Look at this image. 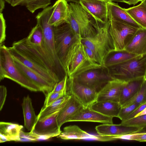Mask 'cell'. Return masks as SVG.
<instances>
[{"instance_id":"6da1fadb","label":"cell","mask_w":146,"mask_h":146,"mask_svg":"<svg viewBox=\"0 0 146 146\" xmlns=\"http://www.w3.org/2000/svg\"><path fill=\"white\" fill-rule=\"evenodd\" d=\"M12 56L43 77L54 86L60 80L53 66L26 41L25 38L7 47Z\"/></svg>"},{"instance_id":"7a4b0ae2","label":"cell","mask_w":146,"mask_h":146,"mask_svg":"<svg viewBox=\"0 0 146 146\" xmlns=\"http://www.w3.org/2000/svg\"><path fill=\"white\" fill-rule=\"evenodd\" d=\"M82 39L79 37L72 44L62 62L68 78H73L90 70L104 68L100 64L91 61L85 50Z\"/></svg>"},{"instance_id":"3957f363","label":"cell","mask_w":146,"mask_h":146,"mask_svg":"<svg viewBox=\"0 0 146 146\" xmlns=\"http://www.w3.org/2000/svg\"><path fill=\"white\" fill-rule=\"evenodd\" d=\"M110 24L109 20L104 24L99 23L94 35L82 39L83 44L93 50L98 63L104 68L108 56L114 52L113 43L109 31Z\"/></svg>"},{"instance_id":"277c9868","label":"cell","mask_w":146,"mask_h":146,"mask_svg":"<svg viewBox=\"0 0 146 146\" xmlns=\"http://www.w3.org/2000/svg\"><path fill=\"white\" fill-rule=\"evenodd\" d=\"M69 6L70 15L68 23L76 35L82 38L94 35L99 23L80 3L71 2Z\"/></svg>"},{"instance_id":"5b68a950","label":"cell","mask_w":146,"mask_h":146,"mask_svg":"<svg viewBox=\"0 0 146 146\" xmlns=\"http://www.w3.org/2000/svg\"><path fill=\"white\" fill-rule=\"evenodd\" d=\"M0 80L6 78L31 91H40L39 88L24 76L15 65L7 47L0 45Z\"/></svg>"},{"instance_id":"8992f818","label":"cell","mask_w":146,"mask_h":146,"mask_svg":"<svg viewBox=\"0 0 146 146\" xmlns=\"http://www.w3.org/2000/svg\"><path fill=\"white\" fill-rule=\"evenodd\" d=\"M52 9V6H48L39 13L36 18L37 24L40 25L42 29L44 44L60 80L63 74L65 75V73L62 65L58 59L56 52L54 34V27L51 26L48 22Z\"/></svg>"},{"instance_id":"52a82bcc","label":"cell","mask_w":146,"mask_h":146,"mask_svg":"<svg viewBox=\"0 0 146 146\" xmlns=\"http://www.w3.org/2000/svg\"><path fill=\"white\" fill-rule=\"evenodd\" d=\"M110 74L127 82L146 77V54L139 55L121 64L111 67Z\"/></svg>"},{"instance_id":"ba28073f","label":"cell","mask_w":146,"mask_h":146,"mask_svg":"<svg viewBox=\"0 0 146 146\" xmlns=\"http://www.w3.org/2000/svg\"><path fill=\"white\" fill-rule=\"evenodd\" d=\"M110 21L109 31L114 52L124 51L127 43L139 28L119 21Z\"/></svg>"},{"instance_id":"9c48e42d","label":"cell","mask_w":146,"mask_h":146,"mask_svg":"<svg viewBox=\"0 0 146 146\" xmlns=\"http://www.w3.org/2000/svg\"><path fill=\"white\" fill-rule=\"evenodd\" d=\"M54 34L56 52L62 63L70 47L81 37L76 35L68 23L54 27Z\"/></svg>"},{"instance_id":"30bf717a","label":"cell","mask_w":146,"mask_h":146,"mask_svg":"<svg viewBox=\"0 0 146 146\" xmlns=\"http://www.w3.org/2000/svg\"><path fill=\"white\" fill-rule=\"evenodd\" d=\"M100 69L90 70L73 78L80 84L98 92L112 76L99 70Z\"/></svg>"},{"instance_id":"8fae6325","label":"cell","mask_w":146,"mask_h":146,"mask_svg":"<svg viewBox=\"0 0 146 146\" xmlns=\"http://www.w3.org/2000/svg\"><path fill=\"white\" fill-rule=\"evenodd\" d=\"M61 110L38 120L33 129L30 132L38 135L47 137L49 139L58 136L62 132L57 120L58 114Z\"/></svg>"},{"instance_id":"7c38bea8","label":"cell","mask_w":146,"mask_h":146,"mask_svg":"<svg viewBox=\"0 0 146 146\" xmlns=\"http://www.w3.org/2000/svg\"><path fill=\"white\" fill-rule=\"evenodd\" d=\"M70 94L74 96L85 107H89L96 102L97 92L68 78Z\"/></svg>"},{"instance_id":"4fadbf2b","label":"cell","mask_w":146,"mask_h":146,"mask_svg":"<svg viewBox=\"0 0 146 146\" xmlns=\"http://www.w3.org/2000/svg\"><path fill=\"white\" fill-rule=\"evenodd\" d=\"M128 82L112 76V78L98 92L96 102L107 101L119 103L122 88Z\"/></svg>"},{"instance_id":"5bb4252c","label":"cell","mask_w":146,"mask_h":146,"mask_svg":"<svg viewBox=\"0 0 146 146\" xmlns=\"http://www.w3.org/2000/svg\"><path fill=\"white\" fill-rule=\"evenodd\" d=\"M57 137L65 140L90 139L101 141H114L116 139L113 136L92 135L84 131L76 125L66 126Z\"/></svg>"},{"instance_id":"9a60e30c","label":"cell","mask_w":146,"mask_h":146,"mask_svg":"<svg viewBox=\"0 0 146 146\" xmlns=\"http://www.w3.org/2000/svg\"><path fill=\"white\" fill-rule=\"evenodd\" d=\"M13 57L15 65L21 73L36 85L45 96L52 91L54 87V86L38 73L25 65L16 58Z\"/></svg>"},{"instance_id":"2e32d148","label":"cell","mask_w":146,"mask_h":146,"mask_svg":"<svg viewBox=\"0 0 146 146\" xmlns=\"http://www.w3.org/2000/svg\"><path fill=\"white\" fill-rule=\"evenodd\" d=\"M107 0H81L80 3L95 19L96 22L104 24L108 20Z\"/></svg>"},{"instance_id":"e0dca14e","label":"cell","mask_w":146,"mask_h":146,"mask_svg":"<svg viewBox=\"0 0 146 146\" xmlns=\"http://www.w3.org/2000/svg\"><path fill=\"white\" fill-rule=\"evenodd\" d=\"M95 129L99 135L113 137L127 135L146 129L137 127L124 125L120 124H103L96 126Z\"/></svg>"},{"instance_id":"ac0fdd59","label":"cell","mask_w":146,"mask_h":146,"mask_svg":"<svg viewBox=\"0 0 146 146\" xmlns=\"http://www.w3.org/2000/svg\"><path fill=\"white\" fill-rule=\"evenodd\" d=\"M52 6L49 23L56 27L68 23L70 15L69 4L65 0H57Z\"/></svg>"},{"instance_id":"d6986e66","label":"cell","mask_w":146,"mask_h":146,"mask_svg":"<svg viewBox=\"0 0 146 146\" xmlns=\"http://www.w3.org/2000/svg\"><path fill=\"white\" fill-rule=\"evenodd\" d=\"M84 107L74 96L71 94L70 97L58 114L57 120L59 127L60 128L63 124L69 122Z\"/></svg>"},{"instance_id":"ffe728a7","label":"cell","mask_w":146,"mask_h":146,"mask_svg":"<svg viewBox=\"0 0 146 146\" xmlns=\"http://www.w3.org/2000/svg\"><path fill=\"white\" fill-rule=\"evenodd\" d=\"M113 118L103 115L91 109L89 107H84L71 118L69 122L89 121L112 124Z\"/></svg>"},{"instance_id":"44dd1931","label":"cell","mask_w":146,"mask_h":146,"mask_svg":"<svg viewBox=\"0 0 146 146\" xmlns=\"http://www.w3.org/2000/svg\"><path fill=\"white\" fill-rule=\"evenodd\" d=\"M124 51L137 55L146 54V29L140 28L126 45Z\"/></svg>"},{"instance_id":"7402d4cb","label":"cell","mask_w":146,"mask_h":146,"mask_svg":"<svg viewBox=\"0 0 146 146\" xmlns=\"http://www.w3.org/2000/svg\"><path fill=\"white\" fill-rule=\"evenodd\" d=\"M107 16L109 20L124 22L138 28H142L137 23L118 3L108 1L107 3Z\"/></svg>"},{"instance_id":"603a6c76","label":"cell","mask_w":146,"mask_h":146,"mask_svg":"<svg viewBox=\"0 0 146 146\" xmlns=\"http://www.w3.org/2000/svg\"><path fill=\"white\" fill-rule=\"evenodd\" d=\"M23 126L11 122H0V142L20 141V134Z\"/></svg>"},{"instance_id":"cb8c5ba5","label":"cell","mask_w":146,"mask_h":146,"mask_svg":"<svg viewBox=\"0 0 146 146\" xmlns=\"http://www.w3.org/2000/svg\"><path fill=\"white\" fill-rule=\"evenodd\" d=\"M89 107L105 115L117 117L121 106L119 103L106 101L96 102Z\"/></svg>"},{"instance_id":"d4e9b609","label":"cell","mask_w":146,"mask_h":146,"mask_svg":"<svg viewBox=\"0 0 146 146\" xmlns=\"http://www.w3.org/2000/svg\"><path fill=\"white\" fill-rule=\"evenodd\" d=\"M24 126L28 131H32L38 120L33 106L32 100L29 95L24 97L22 104Z\"/></svg>"},{"instance_id":"484cf974","label":"cell","mask_w":146,"mask_h":146,"mask_svg":"<svg viewBox=\"0 0 146 146\" xmlns=\"http://www.w3.org/2000/svg\"><path fill=\"white\" fill-rule=\"evenodd\" d=\"M143 79L129 81L124 86L121 93L119 102L121 106L137 93Z\"/></svg>"},{"instance_id":"4316f807","label":"cell","mask_w":146,"mask_h":146,"mask_svg":"<svg viewBox=\"0 0 146 146\" xmlns=\"http://www.w3.org/2000/svg\"><path fill=\"white\" fill-rule=\"evenodd\" d=\"M13 7L17 5L25 6L31 13L37 10L44 9L51 4V0H5Z\"/></svg>"},{"instance_id":"83f0119b","label":"cell","mask_w":146,"mask_h":146,"mask_svg":"<svg viewBox=\"0 0 146 146\" xmlns=\"http://www.w3.org/2000/svg\"><path fill=\"white\" fill-rule=\"evenodd\" d=\"M124 9L137 23L146 29V7L142 1L137 6Z\"/></svg>"},{"instance_id":"f1b7e54d","label":"cell","mask_w":146,"mask_h":146,"mask_svg":"<svg viewBox=\"0 0 146 146\" xmlns=\"http://www.w3.org/2000/svg\"><path fill=\"white\" fill-rule=\"evenodd\" d=\"M70 97L71 94L67 93L66 94L61 97L49 106L46 107H43L38 115V120L61 109L65 105Z\"/></svg>"},{"instance_id":"f546056e","label":"cell","mask_w":146,"mask_h":146,"mask_svg":"<svg viewBox=\"0 0 146 146\" xmlns=\"http://www.w3.org/2000/svg\"><path fill=\"white\" fill-rule=\"evenodd\" d=\"M115 52L109 58L107 59L105 64V68H111L121 64L139 55L125 51Z\"/></svg>"},{"instance_id":"4dcf8cb0","label":"cell","mask_w":146,"mask_h":146,"mask_svg":"<svg viewBox=\"0 0 146 146\" xmlns=\"http://www.w3.org/2000/svg\"><path fill=\"white\" fill-rule=\"evenodd\" d=\"M146 103V77L143 80L140 88L136 95L122 106L124 107L133 104L141 105Z\"/></svg>"},{"instance_id":"1f68e13d","label":"cell","mask_w":146,"mask_h":146,"mask_svg":"<svg viewBox=\"0 0 146 146\" xmlns=\"http://www.w3.org/2000/svg\"><path fill=\"white\" fill-rule=\"evenodd\" d=\"M120 124L124 125L136 127L145 129L146 128V114L121 121Z\"/></svg>"},{"instance_id":"d6a6232c","label":"cell","mask_w":146,"mask_h":146,"mask_svg":"<svg viewBox=\"0 0 146 146\" xmlns=\"http://www.w3.org/2000/svg\"><path fill=\"white\" fill-rule=\"evenodd\" d=\"M67 93L66 88L59 92H50L46 96L43 107L49 106Z\"/></svg>"},{"instance_id":"836d02e7","label":"cell","mask_w":146,"mask_h":146,"mask_svg":"<svg viewBox=\"0 0 146 146\" xmlns=\"http://www.w3.org/2000/svg\"><path fill=\"white\" fill-rule=\"evenodd\" d=\"M140 105L135 103L125 107H121L117 117L119 118L121 121H124L130 114Z\"/></svg>"},{"instance_id":"e575fe53","label":"cell","mask_w":146,"mask_h":146,"mask_svg":"<svg viewBox=\"0 0 146 146\" xmlns=\"http://www.w3.org/2000/svg\"><path fill=\"white\" fill-rule=\"evenodd\" d=\"M6 25L3 14L0 13V43H3L6 38Z\"/></svg>"},{"instance_id":"d590c367","label":"cell","mask_w":146,"mask_h":146,"mask_svg":"<svg viewBox=\"0 0 146 146\" xmlns=\"http://www.w3.org/2000/svg\"><path fill=\"white\" fill-rule=\"evenodd\" d=\"M68 76L66 74L60 81L55 85L52 92H60L66 88V85L68 81Z\"/></svg>"},{"instance_id":"8d00e7d4","label":"cell","mask_w":146,"mask_h":146,"mask_svg":"<svg viewBox=\"0 0 146 146\" xmlns=\"http://www.w3.org/2000/svg\"><path fill=\"white\" fill-rule=\"evenodd\" d=\"M7 95V89L3 85L0 86V110L1 111L4 104Z\"/></svg>"},{"instance_id":"74e56055","label":"cell","mask_w":146,"mask_h":146,"mask_svg":"<svg viewBox=\"0 0 146 146\" xmlns=\"http://www.w3.org/2000/svg\"><path fill=\"white\" fill-rule=\"evenodd\" d=\"M84 45L85 50L91 61L94 64H99L98 62L95 55L93 50L90 48Z\"/></svg>"},{"instance_id":"f35d334b","label":"cell","mask_w":146,"mask_h":146,"mask_svg":"<svg viewBox=\"0 0 146 146\" xmlns=\"http://www.w3.org/2000/svg\"><path fill=\"white\" fill-rule=\"evenodd\" d=\"M146 107V103L140 106L130 114L124 121L135 117L137 114L142 111Z\"/></svg>"},{"instance_id":"ab89813d","label":"cell","mask_w":146,"mask_h":146,"mask_svg":"<svg viewBox=\"0 0 146 146\" xmlns=\"http://www.w3.org/2000/svg\"><path fill=\"white\" fill-rule=\"evenodd\" d=\"M123 3H125L129 5H135L139 2H142L143 0H122Z\"/></svg>"},{"instance_id":"60d3db41","label":"cell","mask_w":146,"mask_h":146,"mask_svg":"<svg viewBox=\"0 0 146 146\" xmlns=\"http://www.w3.org/2000/svg\"><path fill=\"white\" fill-rule=\"evenodd\" d=\"M5 0H0V13H2L5 7Z\"/></svg>"},{"instance_id":"b9f144b4","label":"cell","mask_w":146,"mask_h":146,"mask_svg":"<svg viewBox=\"0 0 146 146\" xmlns=\"http://www.w3.org/2000/svg\"><path fill=\"white\" fill-rule=\"evenodd\" d=\"M146 114V107L141 112L137 114L135 117Z\"/></svg>"},{"instance_id":"7bdbcfd3","label":"cell","mask_w":146,"mask_h":146,"mask_svg":"<svg viewBox=\"0 0 146 146\" xmlns=\"http://www.w3.org/2000/svg\"><path fill=\"white\" fill-rule=\"evenodd\" d=\"M67 2H72L74 3H80L81 0H65Z\"/></svg>"},{"instance_id":"ee69618b","label":"cell","mask_w":146,"mask_h":146,"mask_svg":"<svg viewBox=\"0 0 146 146\" xmlns=\"http://www.w3.org/2000/svg\"><path fill=\"white\" fill-rule=\"evenodd\" d=\"M107 0L108 1H112V2L115 1V2L123 3V1H122V0Z\"/></svg>"},{"instance_id":"f6af8a7d","label":"cell","mask_w":146,"mask_h":146,"mask_svg":"<svg viewBox=\"0 0 146 146\" xmlns=\"http://www.w3.org/2000/svg\"><path fill=\"white\" fill-rule=\"evenodd\" d=\"M142 2L143 3L145 7H146V0H143Z\"/></svg>"},{"instance_id":"bcb514c9","label":"cell","mask_w":146,"mask_h":146,"mask_svg":"<svg viewBox=\"0 0 146 146\" xmlns=\"http://www.w3.org/2000/svg\"></svg>"}]
</instances>
